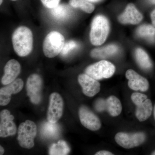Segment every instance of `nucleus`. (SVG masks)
I'll use <instances>...</instances> for the list:
<instances>
[{"instance_id": "nucleus-1", "label": "nucleus", "mask_w": 155, "mask_h": 155, "mask_svg": "<svg viewBox=\"0 0 155 155\" xmlns=\"http://www.w3.org/2000/svg\"><path fill=\"white\" fill-rule=\"evenodd\" d=\"M12 41L14 51L19 57L27 56L32 51L33 34L30 28L26 26H20L14 31Z\"/></svg>"}, {"instance_id": "nucleus-2", "label": "nucleus", "mask_w": 155, "mask_h": 155, "mask_svg": "<svg viewBox=\"0 0 155 155\" xmlns=\"http://www.w3.org/2000/svg\"><path fill=\"white\" fill-rule=\"evenodd\" d=\"M110 30L108 19L104 16L97 15L94 18L91 25L90 38L94 45H101L107 39Z\"/></svg>"}, {"instance_id": "nucleus-3", "label": "nucleus", "mask_w": 155, "mask_h": 155, "mask_svg": "<svg viewBox=\"0 0 155 155\" xmlns=\"http://www.w3.org/2000/svg\"><path fill=\"white\" fill-rule=\"evenodd\" d=\"M65 43V38L61 33L51 31L45 38L43 44L45 55L48 58H54L61 53Z\"/></svg>"}, {"instance_id": "nucleus-4", "label": "nucleus", "mask_w": 155, "mask_h": 155, "mask_svg": "<svg viewBox=\"0 0 155 155\" xmlns=\"http://www.w3.org/2000/svg\"><path fill=\"white\" fill-rule=\"evenodd\" d=\"M37 132V126L34 122L27 120L21 123L18 128L17 137L19 145L28 149L33 147Z\"/></svg>"}, {"instance_id": "nucleus-5", "label": "nucleus", "mask_w": 155, "mask_h": 155, "mask_svg": "<svg viewBox=\"0 0 155 155\" xmlns=\"http://www.w3.org/2000/svg\"><path fill=\"white\" fill-rule=\"evenodd\" d=\"M115 70L116 68L114 64L103 60L89 66L85 69V72L96 80H99L112 77Z\"/></svg>"}, {"instance_id": "nucleus-6", "label": "nucleus", "mask_w": 155, "mask_h": 155, "mask_svg": "<svg viewBox=\"0 0 155 155\" xmlns=\"http://www.w3.org/2000/svg\"><path fill=\"white\" fill-rule=\"evenodd\" d=\"M146 136L143 132L127 133L119 132L115 137V141L119 146L129 149L140 145L145 140Z\"/></svg>"}, {"instance_id": "nucleus-7", "label": "nucleus", "mask_w": 155, "mask_h": 155, "mask_svg": "<svg viewBox=\"0 0 155 155\" xmlns=\"http://www.w3.org/2000/svg\"><path fill=\"white\" fill-rule=\"evenodd\" d=\"M43 80L41 77L37 74L30 75L26 82V91L31 102L38 104L42 99Z\"/></svg>"}, {"instance_id": "nucleus-8", "label": "nucleus", "mask_w": 155, "mask_h": 155, "mask_svg": "<svg viewBox=\"0 0 155 155\" xmlns=\"http://www.w3.org/2000/svg\"><path fill=\"white\" fill-rule=\"evenodd\" d=\"M64 110V101L58 93L54 92L50 95L49 105L47 113L48 121L55 123L62 117Z\"/></svg>"}, {"instance_id": "nucleus-9", "label": "nucleus", "mask_w": 155, "mask_h": 155, "mask_svg": "<svg viewBox=\"0 0 155 155\" xmlns=\"http://www.w3.org/2000/svg\"><path fill=\"white\" fill-rule=\"evenodd\" d=\"M78 115L81 123L86 128L93 131L101 128V123L98 117L86 106L80 107Z\"/></svg>"}, {"instance_id": "nucleus-10", "label": "nucleus", "mask_w": 155, "mask_h": 155, "mask_svg": "<svg viewBox=\"0 0 155 155\" xmlns=\"http://www.w3.org/2000/svg\"><path fill=\"white\" fill-rule=\"evenodd\" d=\"M14 116L10 111L3 110L0 113V137H6L15 135L17 132L16 124L13 122Z\"/></svg>"}, {"instance_id": "nucleus-11", "label": "nucleus", "mask_w": 155, "mask_h": 155, "mask_svg": "<svg viewBox=\"0 0 155 155\" xmlns=\"http://www.w3.org/2000/svg\"><path fill=\"white\" fill-rule=\"evenodd\" d=\"M0 89V105H7L10 103L12 94L19 92L23 88L24 83L20 78H18Z\"/></svg>"}, {"instance_id": "nucleus-12", "label": "nucleus", "mask_w": 155, "mask_h": 155, "mask_svg": "<svg viewBox=\"0 0 155 155\" xmlns=\"http://www.w3.org/2000/svg\"><path fill=\"white\" fill-rule=\"evenodd\" d=\"M78 81L82 87L84 94L87 96H94L100 91L101 84L99 82L86 73L78 75Z\"/></svg>"}, {"instance_id": "nucleus-13", "label": "nucleus", "mask_w": 155, "mask_h": 155, "mask_svg": "<svg viewBox=\"0 0 155 155\" xmlns=\"http://www.w3.org/2000/svg\"><path fill=\"white\" fill-rule=\"evenodd\" d=\"M125 76L128 80V86L132 90L145 92L148 90L149 83L148 80L134 70L128 69L126 71Z\"/></svg>"}, {"instance_id": "nucleus-14", "label": "nucleus", "mask_w": 155, "mask_h": 155, "mask_svg": "<svg viewBox=\"0 0 155 155\" xmlns=\"http://www.w3.org/2000/svg\"><path fill=\"white\" fill-rule=\"evenodd\" d=\"M142 15L136 8L134 5L129 4L127 5L124 12L119 16L118 19L122 24H137L143 19Z\"/></svg>"}, {"instance_id": "nucleus-15", "label": "nucleus", "mask_w": 155, "mask_h": 155, "mask_svg": "<svg viewBox=\"0 0 155 155\" xmlns=\"http://www.w3.org/2000/svg\"><path fill=\"white\" fill-rule=\"evenodd\" d=\"M21 71V66L14 59L10 60L6 64L4 69V75L2 78V83L7 85L16 80Z\"/></svg>"}, {"instance_id": "nucleus-16", "label": "nucleus", "mask_w": 155, "mask_h": 155, "mask_svg": "<svg viewBox=\"0 0 155 155\" xmlns=\"http://www.w3.org/2000/svg\"><path fill=\"white\" fill-rule=\"evenodd\" d=\"M136 106L135 115L140 122H143L149 118L153 111L152 104L150 100L147 98Z\"/></svg>"}, {"instance_id": "nucleus-17", "label": "nucleus", "mask_w": 155, "mask_h": 155, "mask_svg": "<svg viewBox=\"0 0 155 155\" xmlns=\"http://www.w3.org/2000/svg\"><path fill=\"white\" fill-rule=\"evenodd\" d=\"M105 110L111 116L116 117L120 115L122 105L120 100L114 96H110L105 100Z\"/></svg>"}, {"instance_id": "nucleus-18", "label": "nucleus", "mask_w": 155, "mask_h": 155, "mask_svg": "<svg viewBox=\"0 0 155 155\" xmlns=\"http://www.w3.org/2000/svg\"><path fill=\"white\" fill-rule=\"evenodd\" d=\"M119 48L115 45H108L107 46L97 48L91 51V55L95 58H105L114 55L118 52Z\"/></svg>"}, {"instance_id": "nucleus-19", "label": "nucleus", "mask_w": 155, "mask_h": 155, "mask_svg": "<svg viewBox=\"0 0 155 155\" xmlns=\"http://www.w3.org/2000/svg\"><path fill=\"white\" fill-rule=\"evenodd\" d=\"M135 56L137 62L140 67L145 70H149L153 67L152 61L148 54L142 49L136 50Z\"/></svg>"}, {"instance_id": "nucleus-20", "label": "nucleus", "mask_w": 155, "mask_h": 155, "mask_svg": "<svg viewBox=\"0 0 155 155\" xmlns=\"http://www.w3.org/2000/svg\"><path fill=\"white\" fill-rule=\"evenodd\" d=\"M51 14L54 18L59 20H66L71 15V9L68 5L59 4L54 8L51 9Z\"/></svg>"}, {"instance_id": "nucleus-21", "label": "nucleus", "mask_w": 155, "mask_h": 155, "mask_svg": "<svg viewBox=\"0 0 155 155\" xmlns=\"http://www.w3.org/2000/svg\"><path fill=\"white\" fill-rule=\"evenodd\" d=\"M41 131L42 135L46 138H54L59 135L60 127L57 123H51L48 121L43 125Z\"/></svg>"}, {"instance_id": "nucleus-22", "label": "nucleus", "mask_w": 155, "mask_h": 155, "mask_svg": "<svg viewBox=\"0 0 155 155\" xmlns=\"http://www.w3.org/2000/svg\"><path fill=\"white\" fill-rule=\"evenodd\" d=\"M70 149L67 143L60 140L56 143H53L50 147L49 154L51 155H66L68 154Z\"/></svg>"}, {"instance_id": "nucleus-23", "label": "nucleus", "mask_w": 155, "mask_h": 155, "mask_svg": "<svg viewBox=\"0 0 155 155\" xmlns=\"http://www.w3.org/2000/svg\"><path fill=\"white\" fill-rule=\"evenodd\" d=\"M136 34L139 37L153 41L155 38V27L150 24H143L137 28Z\"/></svg>"}, {"instance_id": "nucleus-24", "label": "nucleus", "mask_w": 155, "mask_h": 155, "mask_svg": "<svg viewBox=\"0 0 155 155\" xmlns=\"http://www.w3.org/2000/svg\"><path fill=\"white\" fill-rule=\"evenodd\" d=\"M70 5L74 8H78L88 14L92 13L94 10V6L87 0H69Z\"/></svg>"}, {"instance_id": "nucleus-25", "label": "nucleus", "mask_w": 155, "mask_h": 155, "mask_svg": "<svg viewBox=\"0 0 155 155\" xmlns=\"http://www.w3.org/2000/svg\"><path fill=\"white\" fill-rule=\"evenodd\" d=\"M77 47V43L75 41L70 40L67 42L65 43L64 48L61 51V55L67 56L70 51L75 49Z\"/></svg>"}, {"instance_id": "nucleus-26", "label": "nucleus", "mask_w": 155, "mask_h": 155, "mask_svg": "<svg viewBox=\"0 0 155 155\" xmlns=\"http://www.w3.org/2000/svg\"><path fill=\"white\" fill-rule=\"evenodd\" d=\"M147 99L145 94L138 92H134L131 96V99L134 104L137 106Z\"/></svg>"}, {"instance_id": "nucleus-27", "label": "nucleus", "mask_w": 155, "mask_h": 155, "mask_svg": "<svg viewBox=\"0 0 155 155\" xmlns=\"http://www.w3.org/2000/svg\"><path fill=\"white\" fill-rule=\"evenodd\" d=\"M41 1L45 7L51 9L58 6L61 0H41Z\"/></svg>"}, {"instance_id": "nucleus-28", "label": "nucleus", "mask_w": 155, "mask_h": 155, "mask_svg": "<svg viewBox=\"0 0 155 155\" xmlns=\"http://www.w3.org/2000/svg\"><path fill=\"white\" fill-rule=\"evenodd\" d=\"M94 107L98 112H101L105 110V100L99 99L95 103Z\"/></svg>"}, {"instance_id": "nucleus-29", "label": "nucleus", "mask_w": 155, "mask_h": 155, "mask_svg": "<svg viewBox=\"0 0 155 155\" xmlns=\"http://www.w3.org/2000/svg\"><path fill=\"white\" fill-rule=\"evenodd\" d=\"M95 155H113V153L107 150H101L95 154Z\"/></svg>"}, {"instance_id": "nucleus-30", "label": "nucleus", "mask_w": 155, "mask_h": 155, "mask_svg": "<svg viewBox=\"0 0 155 155\" xmlns=\"http://www.w3.org/2000/svg\"><path fill=\"white\" fill-rule=\"evenodd\" d=\"M150 17L153 25L155 27V9L151 13Z\"/></svg>"}, {"instance_id": "nucleus-31", "label": "nucleus", "mask_w": 155, "mask_h": 155, "mask_svg": "<svg viewBox=\"0 0 155 155\" xmlns=\"http://www.w3.org/2000/svg\"><path fill=\"white\" fill-rule=\"evenodd\" d=\"M4 153H5V150L3 148V147L2 146H0V155H2L4 154Z\"/></svg>"}, {"instance_id": "nucleus-32", "label": "nucleus", "mask_w": 155, "mask_h": 155, "mask_svg": "<svg viewBox=\"0 0 155 155\" xmlns=\"http://www.w3.org/2000/svg\"><path fill=\"white\" fill-rule=\"evenodd\" d=\"M89 2H99L101 0H87Z\"/></svg>"}, {"instance_id": "nucleus-33", "label": "nucleus", "mask_w": 155, "mask_h": 155, "mask_svg": "<svg viewBox=\"0 0 155 155\" xmlns=\"http://www.w3.org/2000/svg\"><path fill=\"white\" fill-rule=\"evenodd\" d=\"M151 4L155 5V0H149Z\"/></svg>"}, {"instance_id": "nucleus-34", "label": "nucleus", "mask_w": 155, "mask_h": 155, "mask_svg": "<svg viewBox=\"0 0 155 155\" xmlns=\"http://www.w3.org/2000/svg\"><path fill=\"white\" fill-rule=\"evenodd\" d=\"M153 114H154V118H155V106L154 108Z\"/></svg>"}, {"instance_id": "nucleus-35", "label": "nucleus", "mask_w": 155, "mask_h": 155, "mask_svg": "<svg viewBox=\"0 0 155 155\" xmlns=\"http://www.w3.org/2000/svg\"><path fill=\"white\" fill-rule=\"evenodd\" d=\"M151 155H155V151L151 154Z\"/></svg>"}, {"instance_id": "nucleus-36", "label": "nucleus", "mask_w": 155, "mask_h": 155, "mask_svg": "<svg viewBox=\"0 0 155 155\" xmlns=\"http://www.w3.org/2000/svg\"><path fill=\"white\" fill-rule=\"evenodd\" d=\"M3 1V0H1V3H0V4H1V5H2V3Z\"/></svg>"}, {"instance_id": "nucleus-37", "label": "nucleus", "mask_w": 155, "mask_h": 155, "mask_svg": "<svg viewBox=\"0 0 155 155\" xmlns=\"http://www.w3.org/2000/svg\"><path fill=\"white\" fill-rule=\"evenodd\" d=\"M11 1H17V0H11Z\"/></svg>"}]
</instances>
